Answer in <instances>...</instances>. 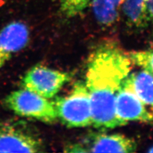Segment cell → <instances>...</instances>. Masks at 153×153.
<instances>
[{"label":"cell","mask_w":153,"mask_h":153,"mask_svg":"<svg viewBox=\"0 0 153 153\" xmlns=\"http://www.w3.org/2000/svg\"><path fill=\"white\" fill-rule=\"evenodd\" d=\"M93 0H59L60 11L68 18H72L82 13L91 5Z\"/></svg>","instance_id":"obj_12"},{"label":"cell","mask_w":153,"mask_h":153,"mask_svg":"<svg viewBox=\"0 0 153 153\" xmlns=\"http://www.w3.org/2000/svg\"><path fill=\"white\" fill-rule=\"evenodd\" d=\"M59 120L68 128H84L92 125L91 104L85 84L76 83L71 92L54 102Z\"/></svg>","instance_id":"obj_2"},{"label":"cell","mask_w":153,"mask_h":153,"mask_svg":"<svg viewBox=\"0 0 153 153\" xmlns=\"http://www.w3.org/2000/svg\"><path fill=\"white\" fill-rule=\"evenodd\" d=\"M133 138L122 134L94 133L82 143H76L77 152L130 153L137 151Z\"/></svg>","instance_id":"obj_6"},{"label":"cell","mask_w":153,"mask_h":153,"mask_svg":"<svg viewBox=\"0 0 153 153\" xmlns=\"http://www.w3.org/2000/svg\"><path fill=\"white\" fill-rule=\"evenodd\" d=\"M44 149L40 137L26 124L0 123V152H40Z\"/></svg>","instance_id":"obj_4"},{"label":"cell","mask_w":153,"mask_h":153,"mask_svg":"<svg viewBox=\"0 0 153 153\" xmlns=\"http://www.w3.org/2000/svg\"><path fill=\"white\" fill-rule=\"evenodd\" d=\"M123 1L124 0H93L91 5L98 22L105 26L116 23Z\"/></svg>","instance_id":"obj_10"},{"label":"cell","mask_w":153,"mask_h":153,"mask_svg":"<svg viewBox=\"0 0 153 153\" xmlns=\"http://www.w3.org/2000/svg\"><path fill=\"white\" fill-rule=\"evenodd\" d=\"M122 9L129 25L136 28H143L149 25L146 0H124Z\"/></svg>","instance_id":"obj_11"},{"label":"cell","mask_w":153,"mask_h":153,"mask_svg":"<svg viewBox=\"0 0 153 153\" xmlns=\"http://www.w3.org/2000/svg\"><path fill=\"white\" fill-rule=\"evenodd\" d=\"M132 65L128 53L112 42L102 43L90 54L85 84L94 128L108 130L122 126L116 117V100Z\"/></svg>","instance_id":"obj_1"},{"label":"cell","mask_w":153,"mask_h":153,"mask_svg":"<svg viewBox=\"0 0 153 153\" xmlns=\"http://www.w3.org/2000/svg\"><path fill=\"white\" fill-rule=\"evenodd\" d=\"M128 54L132 64L153 75V49L132 51Z\"/></svg>","instance_id":"obj_13"},{"label":"cell","mask_w":153,"mask_h":153,"mask_svg":"<svg viewBox=\"0 0 153 153\" xmlns=\"http://www.w3.org/2000/svg\"><path fill=\"white\" fill-rule=\"evenodd\" d=\"M146 12L149 23H153V0H146Z\"/></svg>","instance_id":"obj_14"},{"label":"cell","mask_w":153,"mask_h":153,"mask_svg":"<svg viewBox=\"0 0 153 153\" xmlns=\"http://www.w3.org/2000/svg\"><path fill=\"white\" fill-rule=\"evenodd\" d=\"M5 106L18 116L53 123L58 117L54 102L25 88L10 93L4 99Z\"/></svg>","instance_id":"obj_3"},{"label":"cell","mask_w":153,"mask_h":153,"mask_svg":"<svg viewBox=\"0 0 153 153\" xmlns=\"http://www.w3.org/2000/svg\"><path fill=\"white\" fill-rule=\"evenodd\" d=\"M148 152H153V146H152L150 149L148 150Z\"/></svg>","instance_id":"obj_15"},{"label":"cell","mask_w":153,"mask_h":153,"mask_svg":"<svg viewBox=\"0 0 153 153\" xmlns=\"http://www.w3.org/2000/svg\"><path fill=\"white\" fill-rule=\"evenodd\" d=\"M69 74L42 65L33 67L22 80L23 88L46 98L56 96L70 80Z\"/></svg>","instance_id":"obj_5"},{"label":"cell","mask_w":153,"mask_h":153,"mask_svg":"<svg viewBox=\"0 0 153 153\" xmlns=\"http://www.w3.org/2000/svg\"><path fill=\"white\" fill-rule=\"evenodd\" d=\"M30 31L25 23L13 21L0 31V68L27 45Z\"/></svg>","instance_id":"obj_8"},{"label":"cell","mask_w":153,"mask_h":153,"mask_svg":"<svg viewBox=\"0 0 153 153\" xmlns=\"http://www.w3.org/2000/svg\"><path fill=\"white\" fill-rule=\"evenodd\" d=\"M116 114L122 126L129 121L153 122V113L124 84L116 97Z\"/></svg>","instance_id":"obj_7"},{"label":"cell","mask_w":153,"mask_h":153,"mask_svg":"<svg viewBox=\"0 0 153 153\" xmlns=\"http://www.w3.org/2000/svg\"><path fill=\"white\" fill-rule=\"evenodd\" d=\"M124 84L130 88L153 113V75L142 70L129 75Z\"/></svg>","instance_id":"obj_9"}]
</instances>
